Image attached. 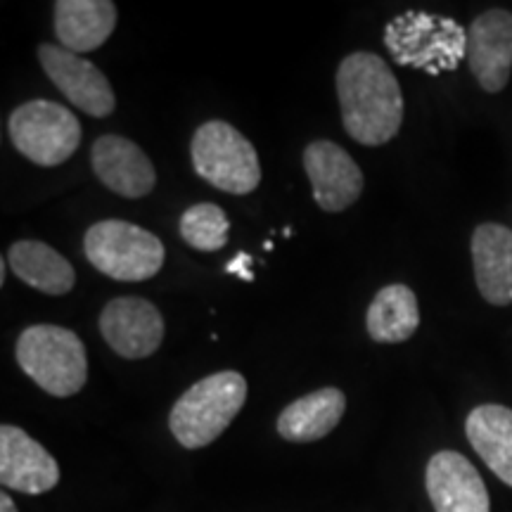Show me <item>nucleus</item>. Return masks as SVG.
<instances>
[{"label": "nucleus", "instance_id": "nucleus-1", "mask_svg": "<svg viewBox=\"0 0 512 512\" xmlns=\"http://www.w3.org/2000/svg\"><path fill=\"white\" fill-rule=\"evenodd\" d=\"M337 98L344 131L361 145H384L403 124V93L399 81L380 55L358 50L337 69Z\"/></svg>", "mask_w": 512, "mask_h": 512}, {"label": "nucleus", "instance_id": "nucleus-2", "mask_svg": "<svg viewBox=\"0 0 512 512\" xmlns=\"http://www.w3.org/2000/svg\"><path fill=\"white\" fill-rule=\"evenodd\" d=\"M384 46L396 64L437 76L456 72L467 57V31L456 19L408 10L384 27Z\"/></svg>", "mask_w": 512, "mask_h": 512}, {"label": "nucleus", "instance_id": "nucleus-3", "mask_svg": "<svg viewBox=\"0 0 512 512\" xmlns=\"http://www.w3.org/2000/svg\"><path fill=\"white\" fill-rule=\"evenodd\" d=\"M247 401V380L235 370H221L195 382L174 403L169 427L185 448H204L228 430Z\"/></svg>", "mask_w": 512, "mask_h": 512}, {"label": "nucleus", "instance_id": "nucleus-4", "mask_svg": "<svg viewBox=\"0 0 512 512\" xmlns=\"http://www.w3.org/2000/svg\"><path fill=\"white\" fill-rule=\"evenodd\" d=\"M15 356L19 368L50 396L67 399L86 387V347L72 330L48 323L31 325L19 335Z\"/></svg>", "mask_w": 512, "mask_h": 512}, {"label": "nucleus", "instance_id": "nucleus-5", "mask_svg": "<svg viewBox=\"0 0 512 512\" xmlns=\"http://www.w3.org/2000/svg\"><path fill=\"white\" fill-rule=\"evenodd\" d=\"M86 259L102 275L121 283H143L162 271L166 252L150 230L121 219L93 223L83 238Z\"/></svg>", "mask_w": 512, "mask_h": 512}, {"label": "nucleus", "instance_id": "nucleus-6", "mask_svg": "<svg viewBox=\"0 0 512 512\" xmlns=\"http://www.w3.org/2000/svg\"><path fill=\"white\" fill-rule=\"evenodd\" d=\"M192 169L228 195H249L261 183V164L254 145L228 121H207L190 145Z\"/></svg>", "mask_w": 512, "mask_h": 512}, {"label": "nucleus", "instance_id": "nucleus-7", "mask_svg": "<svg viewBox=\"0 0 512 512\" xmlns=\"http://www.w3.org/2000/svg\"><path fill=\"white\" fill-rule=\"evenodd\" d=\"M12 145L29 162L57 166L67 162L81 145V124L72 110L53 100H31L19 105L8 119Z\"/></svg>", "mask_w": 512, "mask_h": 512}, {"label": "nucleus", "instance_id": "nucleus-8", "mask_svg": "<svg viewBox=\"0 0 512 512\" xmlns=\"http://www.w3.org/2000/svg\"><path fill=\"white\" fill-rule=\"evenodd\" d=\"M38 57H41V67L48 79L60 88V93L74 107L95 119H105L114 112L117 95H114L107 76L93 62L62 46H50V43H43L38 48Z\"/></svg>", "mask_w": 512, "mask_h": 512}, {"label": "nucleus", "instance_id": "nucleus-9", "mask_svg": "<svg viewBox=\"0 0 512 512\" xmlns=\"http://www.w3.org/2000/svg\"><path fill=\"white\" fill-rule=\"evenodd\" d=\"M304 169L311 181L313 200L330 214L351 207L366 185L361 166L354 162V157L330 140H313L306 145Z\"/></svg>", "mask_w": 512, "mask_h": 512}, {"label": "nucleus", "instance_id": "nucleus-10", "mask_svg": "<svg viewBox=\"0 0 512 512\" xmlns=\"http://www.w3.org/2000/svg\"><path fill=\"white\" fill-rule=\"evenodd\" d=\"M100 332L114 354L138 361L162 347L164 318L147 299L119 297L102 309Z\"/></svg>", "mask_w": 512, "mask_h": 512}, {"label": "nucleus", "instance_id": "nucleus-11", "mask_svg": "<svg viewBox=\"0 0 512 512\" xmlns=\"http://www.w3.org/2000/svg\"><path fill=\"white\" fill-rule=\"evenodd\" d=\"M467 64L486 93H501L512 72V12L494 8L467 29Z\"/></svg>", "mask_w": 512, "mask_h": 512}, {"label": "nucleus", "instance_id": "nucleus-12", "mask_svg": "<svg viewBox=\"0 0 512 512\" xmlns=\"http://www.w3.org/2000/svg\"><path fill=\"white\" fill-rule=\"evenodd\" d=\"M425 484L437 512H491L484 479L463 453H434L427 463Z\"/></svg>", "mask_w": 512, "mask_h": 512}, {"label": "nucleus", "instance_id": "nucleus-13", "mask_svg": "<svg viewBox=\"0 0 512 512\" xmlns=\"http://www.w3.org/2000/svg\"><path fill=\"white\" fill-rule=\"evenodd\" d=\"M91 164L98 181L126 200L147 197L157 185V171L150 157L124 136H100L93 143Z\"/></svg>", "mask_w": 512, "mask_h": 512}, {"label": "nucleus", "instance_id": "nucleus-14", "mask_svg": "<svg viewBox=\"0 0 512 512\" xmlns=\"http://www.w3.org/2000/svg\"><path fill=\"white\" fill-rule=\"evenodd\" d=\"M0 482L27 496L46 494L60 482V465L15 425L0 427Z\"/></svg>", "mask_w": 512, "mask_h": 512}, {"label": "nucleus", "instance_id": "nucleus-15", "mask_svg": "<svg viewBox=\"0 0 512 512\" xmlns=\"http://www.w3.org/2000/svg\"><path fill=\"white\" fill-rule=\"evenodd\" d=\"M472 266L479 294L494 306L512 304V230L482 223L472 233Z\"/></svg>", "mask_w": 512, "mask_h": 512}, {"label": "nucleus", "instance_id": "nucleus-16", "mask_svg": "<svg viewBox=\"0 0 512 512\" xmlns=\"http://www.w3.org/2000/svg\"><path fill=\"white\" fill-rule=\"evenodd\" d=\"M117 27V5L112 0H57L55 36L72 53L98 50Z\"/></svg>", "mask_w": 512, "mask_h": 512}, {"label": "nucleus", "instance_id": "nucleus-17", "mask_svg": "<svg viewBox=\"0 0 512 512\" xmlns=\"http://www.w3.org/2000/svg\"><path fill=\"white\" fill-rule=\"evenodd\" d=\"M347 411V396L335 387L316 389V392L292 401L280 413L278 434L294 444H309L318 441L335 430Z\"/></svg>", "mask_w": 512, "mask_h": 512}, {"label": "nucleus", "instance_id": "nucleus-18", "mask_svg": "<svg viewBox=\"0 0 512 512\" xmlns=\"http://www.w3.org/2000/svg\"><path fill=\"white\" fill-rule=\"evenodd\" d=\"M5 259H8L12 273L38 292L60 297V294L74 290V266L57 249L46 245V242L19 240L15 245H10V252Z\"/></svg>", "mask_w": 512, "mask_h": 512}, {"label": "nucleus", "instance_id": "nucleus-19", "mask_svg": "<svg viewBox=\"0 0 512 512\" xmlns=\"http://www.w3.org/2000/svg\"><path fill=\"white\" fill-rule=\"evenodd\" d=\"M465 434L477 456L503 484L512 486V411L498 403L477 406L467 415Z\"/></svg>", "mask_w": 512, "mask_h": 512}, {"label": "nucleus", "instance_id": "nucleus-20", "mask_svg": "<svg viewBox=\"0 0 512 512\" xmlns=\"http://www.w3.org/2000/svg\"><path fill=\"white\" fill-rule=\"evenodd\" d=\"M420 325L418 297L406 285H387L368 306L366 328L373 342L399 344L415 335Z\"/></svg>", "mask_w": 512, "mask_h": 512}, {"label": "nucleus", "instance_id": "nucleus-21", "mask_svg": "<svg viewBox=\"0 0 512 512\" xmlns=\"http://www.w3.org/2000/svg\"><path fill=\"white\" fill-rule=\"evenodd\" d=\"M181 238L197 252H219L228 245L230 221L219 204H192L181 216Z\"/></svg>", "mask_w": 512, "mask_h": 512}, {"label": "nucleus", "instance_id": "nucleus-22", "mask_svg": "<svg viewBox=\"0 0 512 512\" xmlns=\"http://www.w3.org/2000/svg\"><path fill=\"white\" fill-rule=\"evenodd\" d=\"M226 273H233V275H238V278L247 280V283H252V280H254V275H252V256H249L247 252L235 254V259L228 261V264H226Z\"/></svg>", "mask_w": 512, "mask_h": 512}, {"label": "nucleus", "instance_id": "nucleus-23", "mask_svg": "<svg viewBox=\"0 0 512 512\" xmlns=\"http://www.w3.org/2000/svg\"><path fill=\"white\" fill-rule=\"evenodd\" d=\"M0 512H17L10 494H5V491H3V494H0Z\"/></svg>", "mask_w": 512, "mask_h": 512}]
</instances>
